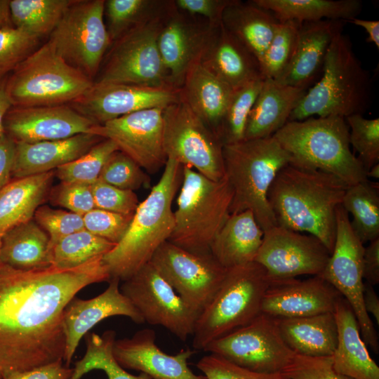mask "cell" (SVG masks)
Listing matches in <instances>:
<instances>
[{"mask_svg": "<svg viewBox=\"0 0 379 379\" xmlns=\"http://www.w3.org/2000/svg\"><path fill=\"white\" fill-rule=\"evenodd\" d=\"M102 257L71 269L22 270L0 262L1 375L63 361L64 310L82 288L109 281Z\"/></svg>", "mask_w": 379, "mask_h": 379, "instance_id": "6da1fadb", "label": "cell"}, {"mask_svg": "<svg viewBox=\"0 0 379 379\" xmlns=\"http://www.w3.org/2000/svg\"><path fill=\"white\" fill-rule=\"evenodd\" d=\"M347 187L332 174L290 163L278 172L267 199L277 226L317 237L331 253Z\"/></svg>", "mask_w": 379, "mask_h": 379, "instance_id": "7a4b0ae2", "label": "cell"}, {"mask_svg": "<svg viewBox=\"0 0 379 379\" xmlns=\"http://www.w3.org/2000/svg\"><path fill=\"white\" fill-rule=\"evenodd\" d=\"M183 178V166L167 159L162 175L136 208L121 240L102 257L112 277L124 281L149 262L175 227L172 204Z\"/></svg>", "mask_w": 379, "mask_h": 379, "instance_id": "3957f363", "label": "cell"}, {"mask_svg": "<svg viewBox=\"0 0 379 379\" xmlns=\"http://www.w3.org/2000/svg\"><path fill=\"white\" fill-rule=\"evenodd\" d=\"M322 76L293 110L288 121L313 116L344 119L363 115L372 103V81L356 55L349 36L342 32L332 40L326 53Z\"/></svg>", "mask_w": 379, "mask_h": 379, "instance_id": "277c9868", "label": "cell"}, {"mask_svg": "<svg viewBox=\"0 0 379 379\" xmlns=\"http://www.w3.org/2000/svg\"><path fill=\"white\" fill-rule=\"evenodd\" d=\"M225 175L232 191L230 213L251 211L263 231L277 225L267 194L278 172L291 161L273 137L223 145Z\"/></svg>", "mask_w": 379, "mask_h": 379, "instance_id": "5b68a950", "label": "cell"}, {"mask_svg": "<svg viewBox=\"0 0 379 379\" xmlns=\"http://www.w3.org/2000/svg\"><path fill=\"white\" fill-rule=\"evenodd\" d=\"M289 153L291 164L335 175L348 186L367 180L351 150L345 119L338 116L288 121L272 135Z\"/></svg>", "mask_w": 379, "mask_h": 379, "instance_id": "8992f818", "label": "cell"}, {"mask_svg": "<svg viewBox=\"0 0 379 379\" xmlns=\"http://www.w3.org/2000/svg\"><path fill=\"white\" fill-rule=\"evenodd\" d=\"M179 190L175 227L168 241L192 253H209L214 238L230 215L232 187L225 175L213 180L183 166Z\"/></svg>", "mask_w": 379, "mask_h": 379, "instance_id": "52a82bcc", "label": "cell"}, {"mask_svg": "<svg viewBox=\"0 0 379 379\" xmlns=\"http://www.w3.org/2000/svg\"><path fill=\"white\" fill-rule=\"evenodd\" d=\"M270 284L265 269L255 261L227 269L219 289L198 316L193 348L204 350L212 341L258 316Z\"/></svg>", "mask_w": 379, "mask_h": 379, "instance_id": "ba28073f", "label": "cell"}, {"mask_svg": "<svg viewBox=\"0 0 379 379\" xmlns=\"http://www.w3.org/2000/svg\"><path fill=\"white\" fill-rule=\"evenodd\" d=\"M94 81L57 55L48 41L37 48L7 77L11 107L69 105Z\"/></svg>", "mask_w": 379, "mask_h": 379, "instance_id": "9c48e42d", "label": "cell"}, {"mask_svg": "<svg viewBox=\"0 0 379 379\" xmlns=\"http://www.w3.org/2000/svg\"><path fill=\"white\" fill-rule=\"evenodd\" d=\"M168 12L113 41L94 82L175 88L171 82L157 44L158 34Z\"/></svg>", "mask_w": 379, "mask_h": 379, "instance_id": "30bf717a", "label": "cell"}, {"mask_svg": "<svg viewBox=\"0 0 379 379\" xmlns=\"http://www.w3.org/2000/svg\"><path fill=\"white\" fill-rule=\"evenodd\" d=\"M104 11L105 0H74L48 40L65 62L93 81L112 44Z\"/></svg>", "mask_w": 379, "mask_h": 379, "instance_id": "8fae6325", "label": "cell"}, {"mask_svg": "<svg viewBox=\"0 0 379 379\" xmlns=\"http://www.w3.org/2000/svg\"><path fill=\"white\" fill-rule=\"evenodd\" d=\"M163 122L167 159L213 180L225 176L222 142L180 98L164 109Z\"/></svg>", "mask_w": 379, "mask_h": 379, "instance_id": "7c38bea8", "label": "cell"}, {"mask_svg": "<svg viewBox=\"0 0 379 379\" xmlns=\"http://www.w3.org/2000/svg\"><path fill=\"white\" fill-rule=\"evenodd\" d=\"M364 247L351 227L349 214L342 205L339 206L334 246L320 276L347 301L358 321L363 340L378 354V334L363 302Z\"/></svg>", "mask_w": 379, "mask_h": 379, "instance_id": "4fadbf2b", "label": "cell"}, {"mask_svg": "<svg viewBox=\"0 0 379 379\" xmlns=\"http://www.w3.org/2000/svg\"><path fill=\"white\" fill-rule=\"evenodd\" d=\"M204 351L241 367L266 373H280L295 354L284 342L277 318L263 313L212 341Z\"/></svg>", "mask_w": 379, "mask_h": 379, "instance_id": "5bb4252c", "label": "cell"}, {"mask_svg": "<svg viewBox=\"0 0 379 379\" xmlns=\"http://www.w3.org/2000/svg\"><path fill=\"white\" fill-rule=\"evenodd\" d=\"M150 262L198 315L221 286L227 269L209 253H195L166 241Z\"/></svg>", "mask_w": 379, "mask_h": 379, "instance_id": "9a60e30c", "label": "cell"}, {"mask_svg": "<svg viewBox=\"0 0 379 379\" xmlns=\"http://www.w3.org/2000/svg\"><path fill=\"white\" fill-rule=\"evenodd\" d=\"M120 291L138 311L144 322L161 326L182 341L192 335L199 315L150 261L122 281Z\"/></svg>", "mask_w": 379, "mask_h": 379, "instance_id": "2e32d148", "label": "cell"}, {"mask_svg": "<svg viewBox=\"0 0 379 379\" xmlns=\"http://www.w3.org/2000/svg\"><path fill=\"white\" fill-rule=\"evenodd\" d=\"M330 255L317 237L276 225L264 231L254 261L265 269L274 283L300 275H320Z\"/></svg>", "mask_w": 379, "mask_h": 379, "instance_id": "e0dca14e", "label": "cell"}, {"mask_svg": "<svg viewBox=\"0 0 379 379\" xmlns=\"http://www.w3.org/2000/svg\"><path fill=\"white\" fill-rule=\"evenodd\" d=\"M164 109L149 108L124 115L96 125L91 133L112 140L120 152L145 172L154 174L167 161L163 140Z\"/></svg>", "mask_w": 379, "mask_h": 379, "instance_id": "ac0fdd59", "label": "cell"}, {"mask_svg": "<svg viewBox=\"0 0 379 379\" xmlns=\"http://www.w3.org/2000/svg\"><path fill=\"white\" fill-rule=\"evenodd\" d=\"M180 99V88L94 82L82 96L69 104L96 125L145 109L165 108Z\"/></svg>", "mask_w": 379, "mask_h": 379, "instance_id": "d6986e66", "label": "cell"}, {"mask_svg": "<svg viewBox=\"0 0 379 379\" xmlns=\"http://www.w3.org/2000/svg\"><path fill=\"white\" fill-rule=\"evenodd\" d=\"M215 26L179 11L173 1L164 19L157 44L174 87L180 88L187 71L200 62Z\"/></svg>", "mask_w": 379, "mask_h": 379, "instance_id": "ffe728a7", "label": "cell"}, {"mask_svg": "<svg viewBox=\"0 0 379 379\" xmlns=\"http://www.w3.org/2000/svg\"><path fill=\"white\" fill-rule=\"evenodd\" d=\"M95 126L69 105L11 107L4 120L5 134L15 143L66 139L91 133Z\"/></svg>", "mask_w": 379, "mask_h": 379, "instance_id": "44dd1931", "label": "cell"}, {"mask_svg": "<svg viewBox=\"0 0 379 379\" xmlns=\"http://www.w3.org/2000/svg\"><path fill=\"white\" fill-rule=\"evenodd\" d=\"M120 280L112 277L107 288L88 300L74 296L63 312L65 335V365L69 367L81 339L100 321L112 316H125L137 324L144 322L131 301L120 291Z\"/></svg>", "mask_w": 379, "mask_h": 379, "instance_id": "7402d4cb", "label": "cell"}, {"mask_svg": "<svg viewBox=\"0 0 379 379\" xmlns=\"http://www.w3.org/2000/svg\"><path fill=\"white\" fill-rule=\"evenodd\" d=\"M155 342V331L144 328L131 338L116 339L113 356L124 369L138 371L152 379H206L204 375H195L188 366L194 350L182 349L175 354H168Z\"/></svg>", "mask_w": 379, "mask_h": 379, "instance_id": "603a6c76", "label": "cell"}, {"mask_svg": "<svg viewBox=\"0 0 379 379\" xmlns=\"http://www.w3.org/2000/svg\"><path fill=\"white\" fill-rule=\"evenodd\" d=\"M341 295L320 275L305 280L291 279L271 283L261 313L275 318H296L334 312Z\"/></svg>", "mask_w": 379, "mask_h": 379, "instance_id": "cb8c5ba5", "label": "cell"}, {"mask_svg": "<svg viewBox=\"0 0 379 379\" xmlns=\"http://www.w3.org/2000/svg\"><path fill=\"white\" fill-rule=\"evenodd\" d=\"M199 63L233 90L264 79L257 58L222 22L213 27Z\"/></svg>", "mask_w": 379, "mask_h": 379, "instance_id": "d4e9b609", "label": "cell"}, {"mask_svg": "<svg viewBox=\"0 0 379 379\" xmlns=\"http://www.w3.org/2000/svg\"><path fill=\"white\" fill-rule=\"evenodd\" d=\"M103 139L93 133H80L62 140L15 143L12 178L53 171L81 157Z\"/></svg>", "mask_w": 379, "mask_h": 379, "instance_id": "484cf974", "label": "cell"}, {"mask_svg": "<svg viewBox=\"0 0 379 379\" xmlns=\"http://www.w3.org/2000/svg\"><path fill=\"white\" fill-rule=\"evenodd\" d=\"M343 22L323 20L300 24L295 55L288 69L277 81L307 88L323 67L332 40L343 31Z\"/></svg>", "mask_w": 379, "mask_h": 379, "instance_id": "4316f807", "label": "cell"}, {"mask_svg": "<svg viewBox=\"0 0 379 379\" xmlns=\"http://www.w3.org/2000/svg\"><path fill=\"white\" fill-rule=\"evenodd\" d=\"M234 91L198 62L186 73L180 98L221 140L223 118Z\"/></svg>", "mask_w": 379, "mask_h": 379, "instance_id": "83f0119b", "label": "cell"}, {"mask_svg": "<svg viewBox=\"0 0 379 379\" xmlns=\"http://www.w3.org/2000/svg\"><path fill=\"white\" fill-rule=\"evenodd\" d=\"M307 90L264 79L248 118L244 140L272 136L288 121Z\"/></svg>", "mask_w": 379, "mask_h": 379, "instance_id": "f1b7e54d", "label": "cell"}, {"mask_svg": "<svg viewBox=\"0 0 379 379\" xmlns=\"http://www.w3.org/2000/svg\"><path fill=\"white\" fill-rule=\"evenodd\" d=\"M333 314L338 327V343L331 356L335 371L352 379H379V367L368 353L353 310L343 297Z\"/></svg>", "mask_w": 379, "mask_h": 379, "instance_id": "f546056e", "label": "cell"}, {"mask_svg": "<svg viewBox=\"0 0 379 379\" xmlns=\"http://www.w3.org/2000/svg\"><path fill=\"white\" fill-rule=\"evenodd\" d=\"M263 234L251 211L230 213L214 238L210 253L225 269L253 262Z\"/></svg>", "mask_w": 379, "mask_h": 379, "instance_id": "4dcf8cb0", "label": "cell"}, {"mask_svg": "<svg viewBox=\"0 0 379 379\" xmlns=\"http://www.w3.org/2000/svg\"><path fill=\"white\" fill-rule=\"evenodd\" d=\"M280 333L290 349L307 357H331L338 343V327L333 312L277 318Z\"/></svg>", "mask_w": 379, "mask_h": 379, "instance_id": "1f68e13d", "label": "cell"}, {"mask_svg": "<svg viewBox=\"0 0 379 379\" xmlns=\"http://www.w3.org/2000/svg\"><path fill=\"white\" fill-rule=\"evenodd\" d=\"M221 22L260 62L279 21L270 11L248 1L232 0Z\"/></svg>", "mask_w": 379, "mask_h": 379, "instance_id": "d6a6232c", "label": "cell"}, {"mask_svg": "<svg viewBox=\"0 0 379 379\" xmlns=\"http://www.w3.org/2000/svg\"><path fill=\"white\" fill-rule=\"evenodd\" d=\"M55 171L14 178L0 190V236L31 220L48 197Z\"/></svg>", "mask_w": 379, "mask_h": 379, "instance_id": "836d02e7", "label": "cell"}, {"mask_svg": "<svg viewBox=\"0 0 379 379\" xmlns=\"http://www.w3.org/2000/svg\"><path fill=\"white\" fill-rule=\"evenodd\" d=\"M0 262L22 270L51 266L48 234L32 220L15 226L1 237Z\"/></svg>", "mask_w": 379, "mask_h": 379, "instance_id": "e575fe53", "label": "cell"}, {"mask_svg": "<svg viewBox=\"0 0 379 379\" xmlns=\"http://www.w3.org/2000/svg\"><path fill=\"white\" fill-rule=\"evenodd\" d=\"M271 11L279 22L300 24L323 20L350 21L362 9L359 0H252Z\"/></svg>", "mask_w": 379, "mask_h": 379, "instance_id": "d590c367", "label": "cell"}, {"mask_svg": "<svg viewBox=\"0 0 379 379\" xmlns=\"http://www.w3.org/2000/svg\"><path fill=\"white\" fill-rule=\"evenodd\" d=\"M379 187L368 179L347 187L342 206L351 214V227L364 245L379 238Z\"/></svg>", "mask_w": 379, "mask_h": 379, "instance_id": "8d00e7d4", "label": "cell"}, {"mask_svg": "<svg viewBox=\"0 0 379 379\" xmlns=\"http://www.w3.org/2000/svg\"><path fill=\"white\" fill-rule=\"evenodd\" d=\"M173 0H107L104 16L112 43L131 29L164 15Z\"/></svg>", "mask_w": 379, "mask_h": 379, "instance_id": "74e56055", "label": "cell"}, {"mask_svg": "<svg viewBox=\"0 0 379 379\" xmlns=\"http://www.w3.org/2000/svg\"><path fill=\"white\" fill-rule=\"evenodd\" d=\"M74 0H9L13 26L39 39L50 35Z\"/></svg>", "mask_w": 379, "mask_h": 379, "instance_id": "f35d334b", "label": "cell"}, {"mask_svg": "<svg viewBox=\"0 0 379 379\" xmlns=\"http://www.w3.org/2000/svg\"><path fill=\"white\" fill-rule=\"evenodd\" d=\"M86 351L83 358L75 363L70 379H80L93 370L103 371L108 379H152L140 373L134 375L127 372L115 360L112 347L116 332L108 330L102 335L87 333L85 335Z\"/></svg>", "mask_w": 379, "mask_h": 379, "instance_id": "ab89813d", "label": "cell"}, {"mask_svg": "<svg viewBox=\"0 0 379 379\" xmlns=\"http://www.w3.org/2000/svg\"><path fill=\"white\" fill-rule=\"evenodd\" d=\"M115 246L84 229L50 245L51 265L61 269L74 268L105 255Z\"/></svg>", "mask_w": 379, "mask_h": 379, "instance_id": "60d3db41", "label": "cell"}, {"mask_svg": "<svg viewBox=\"0 0 379 379\" xmlns=\"http://www.w3.org/2000/svg\"><path fill=\"white\" fill-rule=\"evenodd\" d=\"M299 26L295 21L279 22L260 62L264 79L277 81L288 69L296 51Z\"/></svg>", "mask_w": 379, "mask_h": 379, "instance_id": "b9f144b4", "label": "cell"}, {"mask_svg": "<svg viewBox=\"0 0 379 379\" xmlns=\"http://www.w3.org/2000/svg\"><path fill=\"white\" fill-rule=\"evenodd\" d=\"M263 81L256 79L234 91L222 124L220 138L223 145L244 140L248 118Z\"/></svg>", "mask_w": 379, "mask_h": 379, "instance_id": "7bdbcfd3", "label": "cell"}, {"mask_svg": "<svg viewBox=\"0 0 379 379\" xmlns=\"http://www.w3.org/2000/svg\"><path fill=\"white\" fill-rule=\"evenodd\" d=\"M119 150L109 139H103L78 159L55 169V175L61 182L92 185L111 155Z\"/></svg>", "mask_w": 379, "mask_h": 379, "instance_id": "ee69618b", "label": "cell"}, {"mask_svg": "<svg viewBox=\"0 0 379 379\" xmlns=\"http://www.w3.org/2000/svg\"><path fill=\"white\" fill-rule=\"evenodd\" d=\"M349 128L350 144L367 172L379 164V119H366L361 114L345 118Z\"/></svg>", "mask_w": 379, "mask_h": 379, "instance_id": "f6af8a7d", "label": "cell"}, {"mask_svg": "<svg viewBox=\"0 0 379 379\" xmlns=\"http://www.w3.org/2000/svg\"><path fill=\"white\" fill-rule=\"evenodd\" d=\"M98 180L119 189L135 191L148 187L150 178L131 158L120 152H114L103 166Z\"/></svg>", "mask_w": 379, "mask_h": 379, "instance_id": "bcb514c9", "label": "cell"}, {"mask_svg": "<svg viewBox=\"0 0 379 379\" xmlns=\"http://www.w3.org/2000/svg\"><path fill=\"white\" fill-rule=\"evenodd\" d=\"M39 41V38L13 26L1 29L0 80L35 51Z\"/></svg>", "mask_w": 379, "mask_h": 379, "instance_id": "7dc6e473", "label": "cell"}, {"mask_svg": "<svg viewBox=\"0 0 379 379\" xmlns=\"http://www.w3.org/2000/svg\"><path fill=\"white\" fill-rule=\"evenodd\" d=\"M133 214H121L95 208L82 218L86 230L117 244L126 232Z\"/></svg>", "mask_w": 379, "mask_h": 379, "instance_id": "c3c4849f", "label": "cell"}, {"mask_svg": "<svg viewBox=\"0 0 379 379\" xmlns=\"http://www.w3.org/2000/svg\"><path fill=\"white\" fill-rule=\"evenodd\" d=\"M34 216L36 222L48 234L50 245L67 235L84 230L82 216L71 211L40 206Z\"/></svg>", "mask_w": 379, "mask_h": 379, "instance_id": "681fc988", "label": "cell"}, {"mask_svg": "<svg viewBox=\"0 0 379 379\" xmlns=\"http://www.w3.org/2000/svg\"><path fill=\"white\" fill-rule=\"evenodd\" d=\"M285 379H352L338 373L332 357H307L295 354L280 372Z\"/></svg>", "mask_w": 379, "mask_h": 379, "instance_id": "f907efd6", "label": "cell"}, {"mask_svg": "<svg viewBox=\"0 0 379 379\" xmlns=\"http://www.w3.org/2000/svg\"><path fill=\"white\" fill-rule=\"evenodd\" d=\"M206 379H285L281 373L253 371L211 354L201 357L196 364Z\"/></svg>", "mask_w": 379, "mask_h": 379, "instance_id": "816d5d0a", "label": "cell"}, {"mask_svg": "<svg viewBox=\"0 0 379 379\" xmlns=\"http://www.w3.org/2000/svg\"><path fill=\"white\" fill-rule=\"evenodd\" d=\"M49 199L81 216L95 208L91 185L84 183L61 182L50 190Z\"/></svg>", "mask_w": 379, "mask_h": 379, "instance_id": "f5cc1de1", "label": "cell"}, {"mask_svg": "<svg viewBox=\"0 0 379 379\" xmlns=\"http://www.w3.org/2000/svg\"><path fill=\"white\" fill-rule=\"evenodd\" d=\"M91 190L96 208L133 214L140 203L134 191L119 189L100 180L91 185Z\"/></svg>", "mask_w": 379, "mask_h": 379, "instance_id": "db71d44e", "label": "cell"}, {"mask_svg": "<svg viewBox=\"0 0 379 379\" xmlns=\"http://www.w3.org/2000/svg\"><path fill=\"white\" fill-rule=\"evenodd\" d=\"M232 0H173L180 11L201 17L213 25L221 22L225 8Z\"/></svg>", "mask_w": 379, "mask_h": 379, "instance_id": "11a10c76", "label": "cell"}, {"mask_svg": "<svg viewBox=\"0 0 379 379\" xmlns=\"http://www.w3.org/2000/svg\"><path fill=\"white\" fill-rule=\"evenodd\" d=\"M73 371V368L58 360L27 371L6 372L1 377L2 379H70Z\"/></svg>", "mask_w": 379, "mask_h": 379, "instance_id": "9f6ffc18", "label": "cell"}, {"mask_svg": "<svg viewBox=\"0 0 379 379\" xmlns=\"http://www.w3.org/2000/svg\"><path fill=\"white\" fill-rule=\"evenodd\" d=\"M363 278L374 286L379 283V238L364 247L363 254Z\"/></svg>", "mask_w": 379, "mask_h": 379, "instance_id": "6f0895ef", "label": "cell"}, {"mask_svg": "<svg viewBox=\"0 0 379 379\" xmlns=\"http://www.w3.org/2000/svg\"><path fill=\"white\" fill-rule=\"evenodd\" d=\"M15 142L6 134L0 140V190L12 178Z\"/></svg>", "mask_w": 379, "mask_h": 379, "instance_id": "680465c9", "label": "cell"}, {"mask_svg": "<svg viewBox=\"0 0 379 379\" xmlns=\"http://www.w3.org/2000/svg\"><path fill=\"white\" fill-rule=\"evenodd\" d=\"M363 302L365 310L368 314H371L379 324V298L373 286L364 282Z\"/></svg>", "mask_w": 379, "mask_h": 379, "instance_id": "91938a15", "label": "cell"}, {"mask_svg": "<svg viewBox=\"0 0 379 379\" xmlns=\"http://www.w3.org/2000/svg\"><path fill=\"white\" fill-rule=\"evenodd\" d=\"M350 22L364 29L368 34L366 41L373 43L377 48H379V21L364 20L358 18H354Z\"/></svg>", "mask_w": 379, "mask_h": 379, "instance_id": "94428289", "label": "cell"}, {"mask_svg": "<svg viewBox=\"0 0 379 379\" xmlns=\"http://www.w3.org/2000/svg\"><path fill=\"white\" fill-rule=\"evenodd\" d=\"M7 77L0 80V140L5 134L4 128L5 115L8 110L11 107V104L6 88Z\"/></svg>", "mask_w": 379, "mask_h": 379, "instance_id": "6125c7cd", "label": "cell"}, {"mask_svg": "<svg viewBox=\"0 0 379 379\" xmlns=\"http://www.w3.org/2000/svg\"><path fill=\"white\" fill-rule=\"evenodd\" d=\"M12 26L9 0H0V29Z\"/></svg>", "mask_w": 379, "mask_h": 379, "instance_id": "be15d7a7", "label": "cell"}, {"mask_svg": "<svg viewBox=\"0 0 379 379\" xmlns=\"http://www.w3.org/2000/svg\"><path fill=\"white\" fill-rule=\"evenodd\" d=\"M367 179L368 178L373 179L379 178V164H377L373 166L367 172H366Z\"/></svg>", "mask_w": 379, "mask_h": 379, "instance_id": "e7e4bbea", "label": "cell"}, {"mask_svg": "<svg viewBox=\"0 0 379 379\" xmlns=\"http://www.w3.org/2000/svg\"><path fill=\"white\" fill-rule=\"evenodd\" d=\"M1 237L0 236V248H1Z\"/></svg>", "mask_w": 379, "mask_h": 379, "instance_id": "03108f58", "label": "cell"}, {"mask_svg": "<svg viewBox=\"0 0 379 379\" xmlns=\"http://www.w3.org/2000/svg\"><path fill=\"white\" fill-rule=\"evenodd\" d=\"M0 379H2V377H1V375H0Z\"/></svg>", "mask_w": 379, "mask_h": 379, "instance_id": "003e7915", "label": "cell"}]
</instances>
